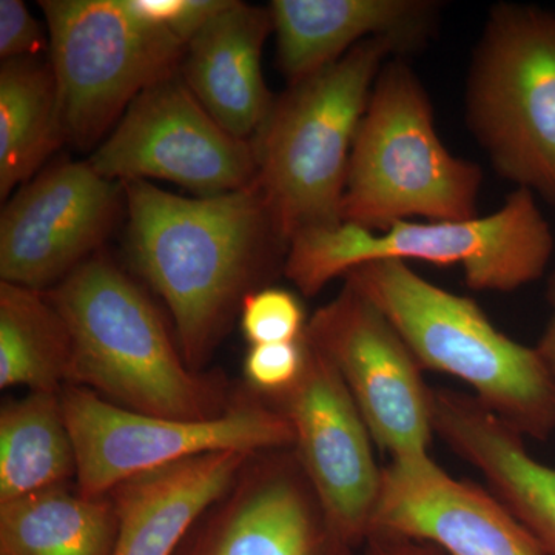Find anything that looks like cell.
Instances as JSON below:
<instances>
[{"instance_id": "12", "label": "cell", "mask_w": 555, "mask_h": 555, "mask_svg": "<svg viewBox=\"0 0 555 555\" xmlns=\"http://www.w3.org/2000/svg\"><path fill=\"white\" fill-rule=\"evenodd\" d=\"M122 182L89 160L39 171L3 204L0 281L47 292L100 254L122 208Z\"/></svg>"}, {"instance_id": "1", "label": "cell", "mask_w": 555, "mask_h": 555, "mask_svg": "<svg viewBox=\"0 0 555 555\" xmlns=\"http://www.w3.org/2000/svg\"><path fill=\"white\" fill-rule=\"evenodd\" d=\"M124 190L131 259L169 308L185 363L204 372L244 298L286 261L287 243L255 184L211 198L147 181Z\"/></svg>"}, {"instance_id": "11", "label": "cell", "mask_w": 555, "mask_h": 555, "mask_svg": "<svg viewBox=\"0 0 555 555\" xmlns=\"http://www.w3.org/2000/svg\"><path fill=\"white\" fill-rule=\"evenodd\" d=\"M337 369L375 443L393 459L429 454L433 389L406 343L352 284L309 318L305 332Z\"/></svg>"}, {"instance_id": "28", "label": "cell", "mask_w": 555, "mask_h": 555, "mask_svg": "<svg viewBox=\"0 0 555 555\" xmlns=\"http://www.w3.org/2000/svg\"><path fill=\"white\" fill-rule=\"evenodd\" d=\"M357 555H447L429 543L404 537L372 534Z\"/></svg>"}, {"instance_id": "7", "label": "cell", "mask_w": 555, "mask_h": 555, "mask_svg": "<svg viewBox=\"0 0 555 555\" xmlns=\"http://www.w3.org/2000/svg\"><path fill=\"white\" fill-rule=\"evenodd\" d=\"M466 119L503 178L555 204V14L491 10L467 76Z\"/></svg>"}, {"instance_id": "22", "label": "cell", "mask_w": 555, "mask_h": 555, "mask_svg": "<svg viewBox=\"0 0 555 555\" xmlns=\"http://www.w3.org/2000/svg\"><path fill=\"white\" fill-rule=\"evenodd\" d=\"M78 473L61 393L28 392L0 409V503L68 485Z\"/></svg>"}, {"instance_id": "4", "label": "cell", "mask_w": 555, "mask_h": 555, "mask_svg": "<svg viewBox=\"0 0 555 555\" xmlns=\"http://www.w3.org/2000/svg\"><path fill=\"white\" fill-rule=\"evenodd\" d=\"M343 278L382 310L420 367L462 379L520 436H553V375L535 347L499 331L474 299L429 283L397 259L358 266Z\"/></svg>"}, {"instance_id": "27", "label": "cell", "mask_w": 555, "mask_h": 555, "mask_svg": "<svg viewBox=\"0 0 555 555\" xmlns=\"http://www.w3.org/2000/svg\"><path fill=\"white\" fill-rule=\"evenodd\" d=\"M50 51V39L22 0H0V60L39 57Z\"/></svg>"}, {"instance_id": "5", "label": "cell", "mask_w": 555, "mask_h": 555, "mask_svg": "<svg viewBox=\"0 0 555 555\" xmlns=\"http://www.w3.org/2000/svg\"><path fill=\"white\" fill-rule=\"evenodd\" d=\"M481 181L480 167L438 138L429 94L411 65L387 61L353 141L341 221L383 232L414 217L476 218Z\"/></svg>"}, {"instance_id": "6", "label": "cell", "mask_w": 555, "mask_h": 555, "mask_svg": "<svg viewBox=\"0 0 555 555\" xmlns=\"http://www.w3.org/2000/svg\"><path fill=\"white\" fill-rule=\"evenodd\" d=\"M555 240L535 195L517 189L488 217L463 221H398L375 235L358 225L305 230L291 240L284 275L306 297L367 262L418 259L460 266L467 286L514 292L540 280L553 258Z\"/></svg>"}, {"instance_id": "15", "label": "cell", "mask_w": 555, "mask_h": 555, "mask_svg": "<svg viewBox=\"0 0 555 555\" xmlns=\"http://www.w3.org/2000/svg\"><path fill=\"white\" fill-rule=\"evenodd\" d=\"M372 534L420 540L447 555H545L491 491L449 476L429 454L383 466Z\"/></svg>"}, {"instance_id": "3", "label": "cell", "mask_w": 555, "mask_h": 555, "mask_svg": "<svg viewBox=\"0 0 555 555\" xmlns=\"http://www.w3.org/2000/svg\"><path fill=\"white\" fill-rule=\"evenodd\" d=\"M412 49L379 36L275 98L251 139L254 184L281 238L341 224L350 153L383 65Z\"/></svg>"}, {"instance_id": "18", "label": "cell", "mask_w": 555, "mask_h": 555, "mask_svg": "<svg viewBox=\"0 0 555 555\" xmlns=\"http://www.w3.org/2000/svg\"><path fill=\"white\" fill-rule=\"evenodd\" d=\"M276 57L288 86L317 75L364 40L425 42L440 3L430 0H273Z\"/></svg>"}, {"instance_id": "10", "label": "cell", "mask_w": 555, "mask_h": 555, "mask_svg": "<svg viewBox=\"0 0 555 555\" xmlns=\"http://www.w3.org/2000/svg\"><path fill=\"white\" fill-rule=\"evenodd\" d=\"M87 160L112 181L160 179L196 198L246 189L258 169L251 141L229 133L179 73L139 94Z\"/></svg>"}, {"instance_id": "16", "label": "cell", "mask_w": 555, "mask_h": 555, "mask_svg": "<svg viewBox=\"0 0 555 555\" xmlns=\"http://www.w3.org/2000/svg\"><path fill=\"white\" fill-rule=\"evenodd\" d=\"M434 434L485 477L545 555H555V469L537 462L525 437L476 397L433 389Z\"/></svg>"}, {"instance_id": "8", "label": "cell", "mask_w": 555, "mask_h": 555, "mask_svg": "<svg viewBox=\"0 0 555 555\" xmlns=\"http://www.w3.org/2000/svg\"><path fill=\"white\" fill-rule=\"evenodd\" d=\"M64 144L96 149L150 87L178 75L188 43L126 0H43Z\"/></svg>"}, {"instance_id": "13", "label": "cell", "mask_w": 555, "mask_h": 555, "mask_svg": "<svg viewBox=\"0 0 555 555\" xmlns=\"http://www.w3.org/2000/svg\"><path fill=\"white\" fill-rule=\"evenodd\" d=\"M305 339V366L297 382L268 401L294 430L295 452L328 521L360 550L371 532L383 466L337 369Z\"/></svg>"}, {"instance_id": "17", "label": "cell", "mask_w": 555, "mask_h": 555, "mask_svg": "<svg viewBox=\"0 0 555 555\" xmlns=\"http://www.w3.org/2000/svg\"><path fill=\"white\" fill-rule=\"evenodd\" d=\"M273 33L269 7L230 0L188 43L181 75L204 108L233 137L251 141L273 107L262 49Z\"/></svg>"}, {"instance_id": "24", "label": "cell", "mask_w": 555, "mask_h": 555, "mask_svg": "<svg viewBox=\"0 0 555 555\" xmlns=\"http://www.w3.org/2000/svg\"><path fill=\"white\" fill-rule=\"evenodd\" d=\"M297 295L280 287H262L244 298L240 326L248 345L298 341L308 327Z\"/></svg>"}, {"instance_id": "26", "label": "cell", "mask_w": 555, "mask_h": 555, "mask_svg": "<svg viewBox=\"0 0 555 555\" xmlns=\"http://www.w3.org/2000/svg\"><path fill=\"white\" fill-rule=\"evenodd\" d=\"M126 3L139 20L173 33L189 43L230 0H126Z\"/></svg>"}, {"instance_id": "29", "label": "cell", "mask_w": 555, "mask_h": 555, "mask_svg": "<svg viewBox=\"0 0 555 555\" xmlns=\"http://www.w3.org/2000/svg\"><path fill=\"white\" fill-rule=\"evenodd\" d=\"M547 298H550L551 309H553V313H551L550 323L543 332L542 338L537 343L535 349L539 352L540 358H542L543 363L550 374L553 375L555 379V273L550 281V288H547Z\"/></svg>"}, {"instance_id": "20", "label": "cell", "mask_w": 555, "mask_h": 555, "mask_svg": "<svg viewBox=\"0 0 555 555\" xmlns=\"http://www.w3.org/2000/svg\"><path fill=\"white\" fill-rule=\"evenodd\" d=\"M118 520L108 495L68 485L0 503V555H113Z\"/></svg>"}, {"instance_id": "23", "label": "cell", "mask_w": 555, "mask_h": 555, "mask_svg": "<svg viewBox=\"0 0 555 555\" xmlns=\"http://www.w3.org/2000/svg\"><path fill=\"white\" fill-rule=\"evenodd\" d=\"M72 364V334L46 292L0 281V387L61 393Z\"/></svg>"}, {"instance_id": "25", "label": "cell", "mask_w": 555, "mask_h": 555, "mask_svg": "<svg viewBox=\"0 0 555 555\" xmlns=\"http://www.w3.org/2000/svg\"><path fill=\"white\" fill-rule=\"evenodd\" d=\"M306 360V339L248 347L244 358V385L266 400L297 382Z\"/></svg>"}, {"instance_id": "21", "label": "cell", "mask_w": 555, "mask_h": 555, "mask_svg": "<svg viewBox=\"0 0 555 555\" xmlns=\"http://www.w3.org/2000/svg\"><path fill=\"white\" fill-rule=\"evenodd\" d=\"M64 144L50 61L24 57L0 68V198L27 184Z\"/></svg>"}, {"instance_id": "19", "label": "cell", "mask_w": 555, "mask_h": 555, "mask_svg": "<svg viewBox=\"0 0 555 555\" xmlns=\"http://www.w3.org/2000/svg\"><path fill=\"white\" fill-rule=\"evenodd\" d=\"M246 452H211L145 470L108 492L116 520L113 555H175L201 516L229 491Z\"/></svg>"}, {"instance_id": "9", "label": "cell", "mask_w": 555, "mask_h": 555, "mask_svg": "<svg viewBox=\"0 0 555 555\" xmlns=\"http://www.w3.org/2000/svg\"><path fill=\"white\" fill-rule=\"evenodd\" d=\"M61 397L78 459L76 488L87 496L107 495L127 478L193 456L295 443L286 416L246 385L235 387L224 414L207 420L139 414L78 386Z\"/></svg>"}, {"instance_id": "2", "label": "cell", "mask_w": 555, "mask_h": 555, "mask_svg": "<svg viewBox=\"0 0 555 555\" xmlns=\"http://www.w3.org/2000/svg\"><path fill=\"white\" fill-rule=\"evenodd\" d=\"M73 338L69 385L139 414L207 420L235 387L192 371L147 294L101 251L46 292Z\"/></svg>"}, {"instance_id": "14", "label": "cell", "mask_w": 555, "mask_h": 555, "mask_svg": "<svg viewBox=\"0 0 555 555\" xmlns=\"http://www.w3.org/2000/svg\"><path fill=\"white\" fill-rule=\"evenodd\" d=\"M335 531L294 448L248 456L175 555H357Z\"/></svg>"}]
</instances>
